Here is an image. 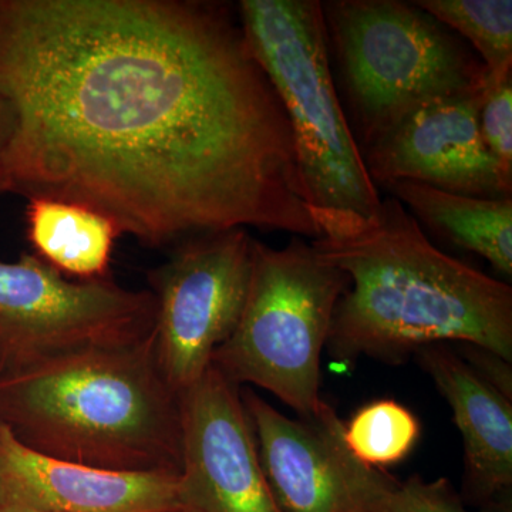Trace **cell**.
I'll use <instances>...</instances> for the list:
<instances>
[{"label": "cell", "instance_id": "1", "mask_svg": "<svg viewBox=\"0 0 512 512\" xmlns=\"http://www.w3.org/2000/svg\"><path fill=\"white\" fill-rule=\"evenodd\" d=\"M2 192L82 202L148 247L255 227L319 237L291 124L237 8L0 0Z\"/></svg>", "mask_w": 512, "mask_h": 512}, {"label": "cell", "instance_id": "2", "mask_svg": "<svg viewBox=\"0 0 512 512\" xmlns=\"http://www.w3.org/2000/svg\"><path fill=\"white\" fill-rule=\"evenodd\" d=\"M311 214L319 231L312 248L349 278L326 345L336 362L399 363L457 342L511 363V286L434 247L402 202L386 198L369 217Z\"/></svg>", "mask_w": 512, "mask_h": 512}, {"label": "cell", "instance_id": "3", "mask_svg": "<svg viewBox=\"0 0 512 512\" xmlns=\"http://www.w3.org/2000/svg\"><path fill=\"white\" fill-rule=\"evenodd\" d=\"M0 424L37 453L130 473H181L180 396L154 335L0 377Z\"/></svg>", "mask_w": 512, "mask_h": 512}, {"label": "cell", "instance_id": "4", "mask_svg": "<svg viewBox=\"0 0 512 512\" xmlns=\"http://www.w3.org/2000/svg\"><path fill=\"white\" fill-rule=\"evenodd\" d=\"M330 60L360 151L413 111L487 89L477 53L416 2H322Z\"/></svg>", "mask_w": 512, "mask_h": 512}, {"label": "cell", "instance_id": "5", "mask_svg": "<svg viewBox=\"0 0 512 512\" xmlns=\"http://www.w3.org/2000/svg\"><path fill=\"white\" fill-rule=\"evenodd\" d=\"M249 52L291 124L309 207L369 217L382 197L343 109L319 0H241Z\"/></svg>", "mask_w": 512, "mask_h": 512}, {"label": "cell", "instance_id": "6", "mask_svg": "<svg viewBox=\"0 0 512 512\" xmlns=\"http://www.w3.org/2000/svg\"><path fill=\"white\" fill-rule=\"evenodd\" d=\"M349 288L345 272L326 264L311 244L293 237L282 249L252 244L247 302L211 365L232 383H251L311 419L325 406L320 360L333 313Z\"/></svg>", "mask_w": 512, "mask_h": 512}, {"label": "cell", "instance_id": "7", "mask_svg": "<svg viewBox=\"0 0 512 512\" xmlns=\"http://www.w3.org/2000/svg\"><path fill=\"white\" fill-rule=\"evenodd\" d=\"M157 302L110 278L76 281L35 254L0 261V377L154 335Z\"/></svg>", "mask_w": 512, "mask_h": 512}, {"label": "cell", "instance_id": "8", "mask_svg": "<svg viewBox=\"0 0 512 512\" xmlns=\"http://www.w3.org/2000/svg\"><path fill=\"white\" fill-rule=\"evenodd\" d=\"M252 244L245 228L194 235L148 272L157 302V365L178 396L201 379L237 328L251 282Z\"/></svg>", "mask_w": 512, "mask_h": 512}, {"label": "cell", "instance_id": "9", "mask_svg": "<svg viewBox=\"0 0 512 512\" xmlns=\"http://www.w3.org/2000/svg\"><path fill=\"white\" fill-rule=\"evenodd\" d=\"M178 501L191 512H284L264 467L239 386L208 367L180 394Z\"/></svg>", "mask_w": 512, "mask_h": 512}, {"label": "cell", "instance_id": "10", "mask_svg": "<svg viewBox=\"0 0 512 512\" xmlns=\"http://www.w3.org/2000/svg\"><path fill=\"white\" fill-rule=\"evenodd\" d=\"M487 89L427 104L363 150L376 187L406 180L468 197L511 198L480 133Z\"/></svg>", "mask_w": 512, "mask_h": 512}, {"label": "cell", "instance_id": "11", "mask_svg": "<svg viewBox=\"0 0 512 512\" xmlns=\"http://www.w3.org/2000/svg\"><path fill=\"white\" fill-rule=\"evenodd\" d=\"M178 476L83 466L20 443L0 424V512H174Z\"/></svg>", "mask_w": 512, "mask_h": 512}, {"label": "cell", "instance_id": "12", "mask_svg": "<svg viewBox=\"0 0 512 512\" xmlns=\"http://www.w3.org/2000/svg\"><path fill=\"white\" fill-rule=\"evenodd\" d=\"M266 480L284 512H360L338 453L343 421L325 403L293 420L251 390L241 394Z\"/></svg>", "mask_w": 512, "mask_h": 512}, {"label": "cell", "instance_id": "13", "mask_svg": "<svg viewBox=\"0 0 512 512\" xmlns=\"http://www.w3.org/2000/svg\"><path fill=\"white\" fill-rule=\"evenodd\" d=\"M447 400L464 447V498L481 512H511V397L444 345L414 353Z\"/></svg>", "mask_w": 512, "mask_h": 512}, {"label": "cell", "instance_id": "14", "mask_svg": "<svg viewBox=\"0 0 512 512\" xmlns=\"http://www.w3.org/2000/svg\"><path fill=\"white\" fill-rule=\"evenodd\" d=\"M382 187L406 205L416 220L487 259L500 274L511 278V198L468 197L406 180L390 181Z\"/></svg>", "mask_w": 512, "mask_h": 512}, {"label": "cell", "instance_id": "15", "mask_svg": "<svg viewBox=\"0 0 512 512\" xmlns=\"http://www.w3.org/2000/svg\"><path fill=\"white\" fill-rule=\"evenodd\" d=\"M28 239L47 265L76 281L109 278L117 222L82 202L52 197L29 198Z\"/></svg>", "mask_w": 512, "mask_h": 512}, {"label": "cell", "instance_id": "16", "mask_svg": "<svg viewBox=\"0 0 512 512\" xmlns=\"http://www.w3.org/2000/svg\"><path fill=\"white\" fill-rule=\"evenodd\" d=\"M416 5L476 49L488 87L512 76L511 0H419Z\"/></svg>", "mask_w": 512, "mask_h": 512}, {"label": "cell", "instance_id": "17", "mask_svg": "<svg viewBox=\"0 0 512 512\" xmlns=\"http://www.w3.org/2000/svg\"><path fill=\"white\" fill-rule=\"evenodd\" d=\"M339 437L340 463L360 512H470L446 478L426 481L413 476L406 481L396 480L384 470L360 464L346 450L342 431Z\"/></svg>", "mask_w": 512, "mask_h": 512}, {"label": "cell", "instance_id": "18", "mask_svg": "<svg viewBox=\"0 0 512 512\" xmlns=\"http://www.w3.org/2000/svg\"><path fill=\"white\" fill-rule=\"evenodd\" d=\"M419 419L393 399L360 407L343 423L342 439L350 456L366 467L384 470L412 453L420 439Z\"/></svg>", "mask_w": 512, "mask_h": 512}, {"label": "cell", "instance_id": "19", "mask_svg": "<svg viewBox=\"0 0 512 512\" xmlns=\"http://www.w3.org/2000/svg\"><path fill=\"white\" fill-rule=\"evenodd\" d=\"M478 123L485 148L512 187V76L488 87Z\"/></svg>", "mask_w": 512, "mask_h": 512}, {"label": "cell", "instance_id": "20", "mask_svg": "<svg viewBox=\"0 0 512 512\" xmlns=\"http://www.w3.org/2000/svg\"><path fill=\"white\" fill-rule=\"evenodd\" d=\"M13 131H15V114H13L9 101L0 96V194H3V164H5L6 154H8L10 141H12Z\"/></svg>", "mask_w": 512, "mask_h": 512}, {"label": "cell", "instance_id": "21", "mask_svg": "<svg viewBox=\"0 0 512 512\" xmlns=\"http://www.w3.org/2000/svg\"><path fill=\"white\" fill-rule=\"evenodd\" d=\"M174 512H191V511L184 510V508H180V510H177V511H174Z\"/></svg>", "mask_w": 512, "mask_h": 512}]
</instances>
